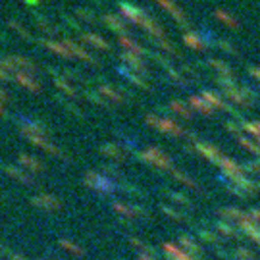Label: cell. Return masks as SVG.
<instances>
[{"label": "cell", "instance_id": "6da1fadb", "mask_svg": "<svg viewBox=\"0 0 260 260\" xmlns=\"http://www.w3.org/2000/svg\"><path fill=\"white\" fill-rule=\"evenodd\" d=\"M21 160H23V164H27V166L31 168H35V170H41V164H37V160H33V158H29V156H21Z\"/></svg>", "mask_w": 260, "mask_h": 260}, {"label": "cell", "instance_id": "7a4b0ae2", "mask_svg": "<svg viewBox=\"0 0 260 260\" xmlns=\"http://www.w3.org/2000/svg\"><path fill=\"white\" fill-rule=\"evenodd\" d=\"M62 245H64L66 249H70V251H74V252H81V249H77V247H74V245H70L68 241H62Z\"/></svg>", "mask_w": 260, "mask_h": 260}]
</instances>
